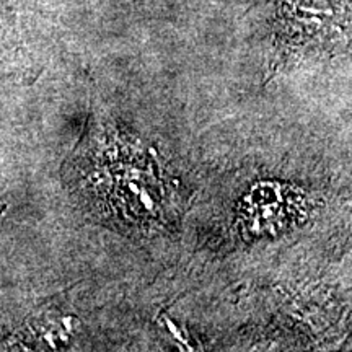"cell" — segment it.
Listing matches in <instances>:
<instances>
[{"label": "cell", "instance_id": "cell-1", "mask_svg": "<svg viewBox=\"0 0 352 352\" xmlns=\"http://www.w3.org/2000/svg\"><path fill=\"white\" fill-rule=\"evenodd\" d=\"M108 168L107 197L116 214L132 222H148L164 209L162 184L145 162H118Z\"/></svg>", "mask_w": 352, "mask_h": 352}, {"label": "cell", "instance_id": "cell-2", "mask_svg": "<svg viewBox=\"0 0 352 352\" xmlns=\"http://www.w3.org/2000/svg\"><path fill=\"white\" fill-rule=\"evenodd\" d=\"M302 197L292 188L261 183L245 196L240 215L243 228L253 236L285 230L302 214Z\"/></svg>", "mask_w": 352, "mask_h": 352}]
</instances>
